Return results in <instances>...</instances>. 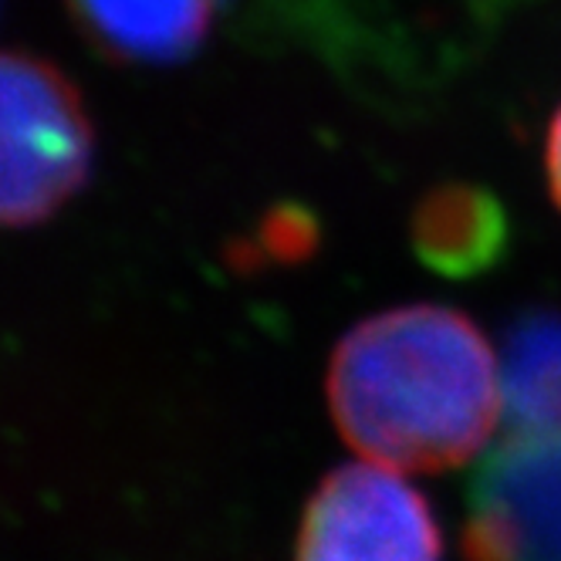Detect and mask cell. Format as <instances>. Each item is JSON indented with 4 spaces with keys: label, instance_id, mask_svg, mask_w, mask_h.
<instances>
[{
    "label": "cell",
    "instance_id": "7",
    "mask_svg": "<svg viewBox=\"0 0 561 561\" xmlns=\"http://www.w3.org/2000/svg\"><path fill=\"white\" fill-rule=\"evenodd\" d=\"M501 399L507 436L561 433V314H528L511 329Z\"/></svg>",
    "mask_w": 561,
    "mask_h": 561
},
{
    "label": "cell",
    "instance_id": "3",
    "mask_svg": "<svg viewBox=\"0 0 561 561\" xmlns=\"http://www.w3.org/2000/svg\"><path fill=\"white\" fill-rule=\"evenodd\" d=\"M295 561H444L430 501L403 473L345 463L305 504Z\"/></svg>",
    "mask_w": 561,
    "mask_h": 561
},
{
    "label": "cell",
    "instance_id": "4",
    "mask_svg": "<svg viewBox=\"0 0 561 561\" xmlns=\"http://www.w3.org/2000/svg\"><path fill=\"white\" fill-rule=\"evenodd\" d=\"M470 561H561V433L504 436L467 520Z\"/></svg>",
    "mask_w": 561,
    "mask_h": 561
},
{
    "label": "cell",
    "instance_id": "2",
    "mask_svg": "<svg viewBox=\"0 0 561 561\" xmlns=\"http://www.w3.org/2000/svg\"><path fill=\"white\" fill-rule=\"evenodd\" d=\"M4 173L0 214L8 227L51 220L85 186L92 170V123L82 95L51 61L4 55Z\"/></svg>",
    "mask_w": 561,
    "mask_h": 561
},
{
    "label": "cell",
    "instance_id": "6",
    "mask_svg": "<svg viewBox=\"0 0 561 561\" xmlns=\"http://www.w3.org/2000/svg\"><path fill=\"white\" fill-rule=\"evenodd\" d=\"M420 261L447 277H470L488 271L504 244L507 220L497 199L467 183L430 190L410 224Z\"/></svg>",
    "mask_w": 561,
    "mask_h": 561
},
{
    "label": "cell",
    "instance_id": "8",
    "mask_svg": "<svg viewBox=\"0 0 561 561\" xmlns=\"http://www.w3.org/2000/svg\"><path fill=\"white\" fill-rule=\"evenodd\" d=\"M545 173H548V186H551V196L561 210V105L551 118L548 126V142H545Z\"/></svg>",
    "mask_w": 561,
    "mask_h": 561
},
{
    "label": "cell",
    "instance_id": "1",
    "mask_svg": "<svg viewBox=\"0 0 561 561\" xmlns=\"http://www.w3.org/2000/svg\"><path fill=\"white\" fill-rule=\"evenodd\" d=\"M325 392L345 444L396 473L463 467L504 423L501 358L467 314L439 305L392 308L345 332Z\"/></svg>",
    "mask_w": 561,
    "mask_h": 561
},
{
    "label": "cell",
    "instance_id": "5",
    "mask_svg": "<svg viewBox=\"0 0 561 561\" xmlns=\"http://www.w3.org/2000/svg\"><path fill=\"white\" fill-rule=\"evenodd\" d=\"M89 42L129 65H176L204 48L220 0H68Z\"/></svg>",
    "mask_w": 561,
    "mask_h": 561
}]
</instances>
